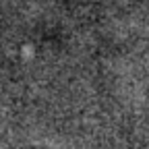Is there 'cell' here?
Wrapping results in <instances>:
<instances>
[]
</instances>
